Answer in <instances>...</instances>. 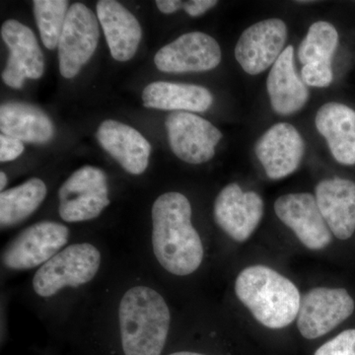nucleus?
<instances>
[{
    "label": "nucleus",
    "mask_w": 355,
    "mask_h": 355,
    "mask_svg": "<svg viewBox=\"0 0 355 355\" xmlns=\"http://www.w3.org/2000/svg\"><path fill=\"white\" fill-rule=\"evenodd\" d=\"M1 38L8 46V60L19 65L28 78H41L44 58L34 32L19 21L9 19L1 27Z\"/></svg>",
    "instance_id": "23"
},
{
    "label": "nucleus",
    "mask_w": 355,
    "mask_h": 355,
    "mask_svg": "<svg viewBox=\"0 0 355 355\" xmlns=\"http://www.w3.org/2000/svg\"><path fill=\"white\" fill-rule=\"evenodd\" d=\"M191 205L183 193L169 191L151 209V249L159 266L170 275L187 277L202 266L205 249L191 223Z\"/></svg>",
    "instance_id": "1"
},
{
    "label": "nucleus",
    "mask_w": 355,
    "mask_h": 355,
    "mask_svg": "<svg viewBox=\"0 0 355 355\" xmlns=\"http://www.w3.org/2000/svg\"><path fill=\"white\" fill-rule=\"evenodd\" d=\"M315 123L328 142L334 158L340 164L354 165V110L340 103H327L318 110Z\"/></svg>",
    "instance_id": "19"
},
{
    "label": "nucleus",
    "mask_w": 355,
    "mask_h": 355,
    "mask_svg": "<svg viewBox=\"0 0 355 355\" xmlns=\"http://www.w3.org/2000/svg\"><path fill=\"white\" fill-rule=\"evenodd\" d=\"M2 135L29 144H43L55 135L53 121L43 110L25 102H7L0 107Z\"/></svg>",
    "instance_id": "20"
},
{
    "label": "nucleus",
    "mask_w": 355,
    "mask_h": 355,
    "mask_svg": "<svg viewBox=\"0 0 355 355\" xmlns=\"http://www.w3.org/2000/svg\"><path fill=\"white\" fill-rule=\"evenodd\" d=\"M33 6L42 42L48 50H55L69 12V1L35 0Z\"/></svg>",
    "instance_id": "25"
},
{
    "label": "nucleus",
    "mask_w": 355,
    "mask_h": 355,
    "mask_svg": "<svg viewBox=\"0 0 355 355\" xmlns=\"http://www.w3.org/2000/svg\"><path fill=\"white\" fill-rule=\"evenodd\" d=\"M155 3L161 12L172 14L177 12L179 9H183L184 1H180V0H157Z\"/></svg>",
    "instance_id": "30"
},
{
    "label": "nucleus",
    "mask_w": 355,
    "mask_h": 355,
    "mask_svg": "<svg viewBox=\"0 0 355 355\" xmlns=\"http://www.w3.org/2000/svg\"><path fill=\"white\" fill-rule=\"evenodd\" d=\"M98 141L128 174L141 175L148 167L151 144L130 125L114 120L103 121L96 133Z\"/></svg>",
    "instance_id": "15"
},
{
    "label": "nucleus",
    "mask_w": 355,
    "mask_h": 355,
    "mask_svg": "<svg viewBox=\"0 0 355 355\" xmlns=\"http://www.w3.org/2000/svg\"><path fill=\"white\" fill-rule=\"evenodd\" d=\"M116 333L123 355H162L171 329V310L150 284L137 282L121 294Z\"/></svg>",
    "instance_id": "2"
},
{
    "label": "nucleus",
    "mask_w": 355,
    "mask_h": 355,
    "mask_svg": "<svg viewBox=\"0 0 355 355\" xmlns=\"http://www.w3.org/2000/svg\"><path fill=\"white\" fill-rule=\"evenodd\" d=\"M216 4V0H191V1H184L183 9L191 17H198Z\"/></svg>",
    "instance_id": "29"
},
{
    "label": "nucleus",
    "mask_w": 355,
    "mask_h": 355,
    "mask_svg": "<svg viewBox=\"0 0 355 355\" xmlns=\"http://www.w3.org/2000/svg\"><path fill=\"white\" fill-rule=\"evenodd\" d=\"M318 207L331 232L347 240L355 231V183L350 180H324L316 187Z\"/></svg>",
    "instance_id": "16"
},
{
    "label": "nucleus",
    "mask_w": 355,
    "mask_h": 355,
    "mask_svg": "<svg viewBox=\"0 0 355 355\" xmlns=\"http://www.w3.org/2000/svg\"><path fill=\"white\" fill-rule=\"evenodd\" d=\"M254 150L268 177L279 180L297 170L304 156L305 144L293 125L279 123L263 133Z\"/></svg>",
    "instance_id": "14"
},
{
    "label": "nucleus",
    "mask_w": 355,
    "mask_h": 355,
    "mask_svg": "<svg viewBox=\"0 0 355 355\" xmlns=\"http://www.w3.org/2000/svg\"><path fill=\"white\" fill-rule=\"evenodd\" d=\"M338 31L331 23L318 21L309 28L307 36L298 50L301 64H331V58L338 48Z\"/></svg>",
    "instance_id": "24"
},
{
    "label": "nucleus",
    "mask_w": 355,
    "mask_h": 355,
    "mask_svg": "<svg viewBox=\"0 0 355 355\" xmlns=\"http://www.w3.org/2000/svg\"><path fill=\"white\" fill-rule=\"evenodd\" d=\"M142 101L149 109L203 113L211 106L214 97L202 86L157 81L144 88Z\"/></svg>",
    "instance_id": "21"
},
{
    "label": "nucleus",
    "mask_w": 355,
    "mask_h": 355,
    "mask_svg": "<svg viewBox=\"0 0 355 355\" xmlns=\"http://www.w3.org/2000/svg\"><path fill=\"white\" fill-rule=\"evenodd\" d=\"M170 147L189 164H202L214 158L222 133L210 121L188 112H173L165 121Z\"/></svg>",
    "instance_id": "8"
},
{
    "label": "nucleus",
    "mask_w": 355,
    "mask_h": 355,
    "mask_svg": "<svg viewBox=\"0 0 355 355\" xmlns=\"http://www.w3.org/2000/svg\"><path fill=\"white\" fill-rule=\"evenodd\" d=\"M287 39L286 23L263 20L245 30L236 44L235 58L243 69L257 76L277 62Z\"/></svg>",
    "instance_id": "13"
},
{
    "label": "nucleus",
    "mask_w": 355,
    "mask_h": 355,
    "mask_svg": "<svg viewBox=\"0 0 355 355\" xmlns=\"http://www.w3.org/2000/svg\"><path fill=\"white\" fill-rule=\"evenodd\" d=\"M275 211L279 220L293 231L308 249L323 250L333 240L316 198L309 193H288L277 198Z\"/></svg>",
    "instance_id": "11"
},
{
    "label": "nucleus",
    "mask_w": 355,
    "mask_h": 355,
    "mask_svg": "<svg viewBox=\"0 0 355 355\" xmlns=\"http://www.w3.org/2000/svg\"><path fill=\"white\" fill-rule=\"evenodd\" d=\"M24 144L21 140L7 137L2 133L0 135V162L15 160L24 153Z\"/></svg>",
    "instance_id": "28"
},
{
    "label": "nucleus",
    "mask_w": 355,
    "mask_h": 355,
    "mask_svg": "<svg viewBox=\"0 0 355 355\" xmlns=\"http://www.w3.org/2000/svg\"><path fill=\"white\" fill-rule=\"evenodd\" d=\"M99 38V20L95 13L85 4H72L58 46L60 71L64 78L79 73L94 55Z\"/></svg>",
    "instance_id": "7"
},
{
    "label": "nucleus",
    "mask_w": 355,
    "mask_h": 355,
    "mask_svg": "<svg viewBox=\"0 0 355 355\" xmlns=\"http://www.w3.org/2000/svg\"><path fill=\"white\" fill-rule=\"evenodd\" d=\"M303 83L313 87H328L333 81V69L331 64H308L303 65Z\"/></svg>",
    "instance_id": "27"
},
{
    "label": "nucleus",
    "mask_w": 355,
    "mask_h": 355,
    "mask_svg": "<svg viewBox=\"0 0 355 355\" xmlns=\"http://www.w3.org/2000/svg\"><path fill=\"white\" fill-rule=\"evenodd\" d=\"M314 355H355V329L343 331L319 347Z\"/></svg>",
    "instance_id": "26"
},
{
    "label": "nucleus",
    "mask_w": 355,
    "mask_h": 355,
    "mask_svg": "<svg viewBox=\"0 0 355 355\" xmlns=\"http://www.w3.org/2000/svg\"><path fill=\"white\" fill-rule=\"evenodd\" d=\"M48 193L46 184L32 178L0 193V226L2 230L22 223L37 211Z\"/></svg>",
    "instance_id": "22"
},
{
    "label": "nucleus",
    "mask_w": 355,
    "mask_h": 355,
    "mask_svg": "<svg viewBox=\"0 0 355 355\" xmlns=\"http://www.w3.org/2000/svg\"><path fill=\"white\" fill-rule=\"evenodd\" d=\"M97 17L114 60L121 62L132 60L142 37L141 26L137 17L114 0L98 2Z\"/></svg>",
    "instance_id": "17"
},
{
    "label": "nucleus",
    "mask_w": 355,
    "mask_h": 355,
    "mask_svg": "<svg viewBox=\"0 0 355 355\" xmlns=\"http://www.w3.org/2000/svg\"><path fill=\"white\" fill-rule=\"evenodd\" d=\"M168 355H207V354H198V352H173V354H170Z\"/></svg>",
    "instance_id": "32"
},
{
    "label": "nucleus",
    "mask_w": 355,
    "mask_h": 355,
    "mask_svg": "<svg viewBox=\"0 0 355 355\" xmlns=\"http://www.w3.org/2000/svg\"><path fill=\"white\" fill-rule=\"evenodd\" d=\"M354 311V299L345 289H311L301 297L299 331L307 340H315L333 331L352 316Z\"/></svg>",
    "instance_id": "9"
},
{
    "label": "nucleus",
    "mask_w": 355,
    "mask_h": 355,
    "mask_svg": "<svg viewBox=\"0 0 355 355\" xmlns=\"http://www.w3.org/2000/svg\"><path fill=\"white\" fill-rule=\"evenodd\" d=\"M263 216V198L254 191H242L238 184L222 189L214 202V220L236 242L249 239Z\"/></svg>",
    "instance_id": "12"
},
{
    "label": "nucleus",
    "mask_w": 355,
    "mask_h": 355,
    "mask_svg": "<svg viewBox=\"0 0 355 355\" xmlns=\"http://www.w3.org/2000/svg\"><path fill=\"white\" fill-rule=\"evenodd\" d=\"M101 266L99 248L90 242L72 243L36 270L32 291L42 300H51L90 284Z\"/></svg>",
    "instance_id": "4"
},
{
    "label": "nucleus",
    "mask_w": 355,
    "mask_h": 355,
    "mask_svg": "<svg viewBox=\"0 0 355 355\" xmlns=\"http://www.w3.org/2000/svg\"><path fill=\"white\" fill-rule=\"evenodd\" d=\"M7 183H8V179H7L6 173L0 172V190L1 191H6L4 189L6 188Z\"/></svg>",
    "instance_id": "31"
},
{
    "label": "nucleus",
    "mask_w": 355,
    "mask_h": 355,
    "mask_svg": "<svg viewBox=\"0 0 355 355\" xmlns=\"http://www.w3.org/2000/svg\"><path fill=\"white\" fill-rule=\"evenodd\" d=\"M110 203L108 178L94 166L79 168L58 190V214L67 223L93 220Z\"/></svg>",
    "instance_id": "6"
},
{
    "label": "nucleus",
    "mask_w": 355,
    "mask_h": 355,
    "mask_svg": "<svg viewBox=\"0 0 355 355\" xmlns=\"http://www.w3.org/2000/svg\"><path fill=\"white\" fill-rule=\"evenodd\" d=\"M221 62L216 39L202 32L182 35L160 49L154 57L156 67L166 73L209 71Z\"/></svg>",
    "instance_id": "10"
},
{
    "label": "nucleus",
    "mask_w": 355,
    "mask_h": 355,
    "mask_svg": "<svg viewBox=\"0 0 355 355\" xmlns=\"http://www.w3.org/2000/svg\"><path fill=\"white\" fill-rule=\"evenodd\" d=\"M272 109L279 114L296 113L305 106L309 91L294 67V49L286 46L273 64L266 80Z\"/></svg>",
    "instance_id": "18"
},
{
    "label": "nucleus",
    "mask_w": 355,
    "mask_h": 355,
    "mask_svg": "<svg viewBox=\"0 0 355 355\" xmlns=\"http://www.w3.org/2000/svg\"><path fill=\"white\" fill-rule=\"evenodd\" d=\"M235 293L266 328H286L298 316L301 295L297 287L268 266L244 268L236 279Z\"/></svg>",
    "instance_id": "3"
},
{
    "label": "nucleus",
    "mask_w": 355,
    "mask_h": 355,
    "mask_svg": "<svg viewBox=\"0 0 355 355\" xmlns=\"http://www.w3.org/2000/svg\"><path fill=\"white\" fill-rule=\"evenodd\" d=\"M69 228L64 223L44 220L18 233L1 252V265L9 272L41 268L69 245Z\"/></svg>",
    "instance_id": "5"
}]
</instances>
